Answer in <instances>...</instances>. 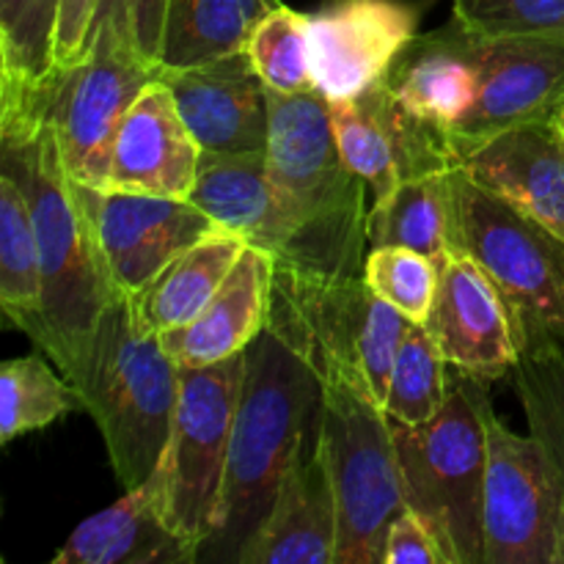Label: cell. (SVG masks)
Returning <instances> with one entry per match:
<instances>
[{
	"label": "cell",
	"instance_id": "6da1fadb",
	"mask_svg": "<svg viewBox=\"0 0 564 564\" xmlns=\"http://www.w3.org/2000/svg\"><path fill=\"white\" fill-rule=\"evenodd\" d=\"M0 171H9L25 191L36 229L42 308L22 334L66 375L105 308L124 295L110 279L80 185L66 171L47 119L0 130Z\"/></svg>",
	"mask_w": 564,
	"mask_h": 564
},
{
	"label": "cell",
	"instance_id": "7a4b0ae2",
	"mask_svg": "<svg viewBox=\"0 0 564 564\" xmlns=\"http://www.w3.org/2000/svg\"><path fill=\"white\" fill-rule=\"evenodd\" d=\"M323 422L317 372L264 325L246 347L224 494L202 560H235L273 507L286 468Z\"/></svg>",
	"mask_w": 564,
	"mask_h": 564
},
{
	"label": "cell",
	"instance_id": "3957f363",
	"mask_svg": "<svg viewBox=\"0 0 564 564\" xmlns=\"http://www.w3.org/2000/svg\"><path fill=\"white\" fill-rule=\"evenodd\" d=\"M66 380L97 424L121 488L147 485L169 444L180 367L160 336L138 325L130 297L105 308Z\"/></svg>",
	"mask_w": 564,
	"mask_h": 564
},
{
	"label": "cell",
	"instance_id": "277c9868",
	"mask_svg": "<svg viewBox=\"0 0 564 564\" xmlns=\"http://www.w3.org/2000/svg\"><path fill=\"white\" fill-rule=\"evenodd\" d=\"M268 171L301 218L314 251V273L352 279L367 259V182L345 163L319 88L270 91Z\"/></svg>",
	"mask_w": 564,
	"mask_h": 564
},
{
	"label": "cell",
	"instance_id": "5b68a950",
	"mask_svg": "<svg viewBox=\"0 0 564 564\" xmlns=\"http://www.w3.org/2000/svg\"><path fill=\"white\" fill-rule=\"evenodd\" d=\"M488 400L485 380L457 372L433 419H391L405 507L427 523L446 564H482Z\"/></svg>",
	"mask_w": 564,
	"mask_h": 564
},
{
	"label": "cell",
	"instance_id": "8992f818",
	"mask_svg": "<svg viewBox=\"0 0 564 564\" xmlns=\"http://www.w3.org/2000/svg\"><path fill=\"white\" fill-rule=\"evenodd\" d=\"M314 372L323 386L319 441L339 505L334 564H383L386 532L405 510L391 419L361 372L341 364Z\"/></svg>",
	"mask_w": 564,
	"mask_h": 564
},
{
	"label": "cell",
	"instance_id": "52a82bcc",
	"mask_svg": "<svg viewBox=\"0 0 564 564\" xmlns=\"http://www.w3.org/2000/svg\"><path fill=\"white\" fill-rule=\"evenodd\" d=\"M449 248L471 257L499 286L527 334L564 341V240L479 185L463 165L449 171Z\"/></svg>",
	"mask_w": 564,
	"mask_h": 564
},
{
	"label": "cell",
	"instance_id": "ba28073f",
	"mask_svg": "<svg viewBox=\"0 0 564 564\" xmlns=\"http://www.w3.org/2000/svg\"><path fill=\"white\" fill-rule=\"evenodd\" d=\"M411 323L364 275L334 279L275 264L268 328L312 369L341 364L361 372L380 405Z\"/></svg>",
	"mask_w": 564,
	"mask_h": 564
},
{
	"label": "cell",
	"instance_id": "9c48e42d",
	"mask_svg": "<svg viewBox=\"0 0 564 564\" xmlns=\"http://www.w3.org/2000/svg\"><path fill=\"white\" fill-rule=\"evenodd\" d=\"M242 378L246 352L213 367H180L169 444L149 479L165 527L198 551L213 538Z\"/></svg>",
	"mask_w": 564,
	"mask_h": 564
},
{
	"label": "cell",
	"instance_id": "30bf717a",
	"mask_svg": "<svg viewBox=\"0 0 564 564\" xmlns=\"http://www.w3.org/2000/svg\"><path fill=\"white\" fill-rule=\"evenodd\" d=\"M485 430L482 564H564V490L549 452L507 427L490 400Z\"/></svg>",
	"mask_w": 564,
	"mask_h": 564
},
{
	"label": "cell",
	"instance_id": "8fae6325",
	"mask_svg": "<svg viewBox=\"0 0 564 564\" xmlns=\"http://www.w3.org/2000/svg\"><path fill=\"white\" fill-rule=\"evenodd\" d=\"M158 69L127 50L91 42L86 61L58 72L39 99V113L58 138L61 158L75 182L108 191L119 127Z\"/></svg>",
	"mask_w": 564,
	"mask_h": 564
},
{
	"label": "cell",
	"instance_id": "7c38bea8",
	"mask_svg": "<svg viewBox=\"0 0 564 564\" xmlns=\"http://www.w3.org/2000/svg\"><path fill=\"white\" fill-rule=\"evenodd\" d=\"M474 55L477 99L446 135L457 165L499 132L556 121L564 105V39L474 33Z\"/></svg>",
	"mask_w": 564,
	"mask_h": 564
},
{
	"label": "cell",
	"instance_id": "4fadbf2b",
	"mask_svg": "<svg viewBox=\"0 0 564 564\" xmlns=\"http://www.w3.org/2000/svg\"><path fill=\"white\" fill-rule=\"evenodd\" d=\"M336 143L345 163L383 202L402 180L457 165L444 130L413 116L397 99L389 75L358 97L330 99Z\"/></svg>",
	"mask_w": 564,
	"mask_h": 564
},
{
	"label": "cell",
	"instance_id": "5bb4252c",
	"mask_svg": "<svg viewBox=\"0 0 564 564\" xmlns=\"http://www.w3.org/2000/svg\"><path fill=\"white\" fill-rule=\"evenodd\" d=\"M80 185V182H77ZM116 290L135 295L180 253L220 226L191 198L141 196L80 185Z\"/></svg>",
	"mask_w": 564,
	"mask_h": 564
},
{
	"label": "cell",
	"instance_id": "9a60e30c",
	"mask_svg": "<svg viewBox=\"0 0 564 564\" xmlns=\"http://www.w3.org/2000/svg\"><path fill=\"white\" fill-rule=\"evenodd\" d=\"M191 202L220 229L268 251L275 264L314 273L312 240L292 204L275 187L264 152H202Z\"/></svg>",
	"mask_w": 564,
	"mask_h": 564
},
{
	"label": "cell",
	"instance_id": "2e32d148",
	"mask_svg": "<svg viewBox=\"0 0 564 564\" xmlns=\"http://www.w3.org/2000/svg\"><path fill=\"white\" fill-rule=\"evenodd\" d=\"M416 25L405 0H328L308 17L314 83L328 99L358 97L389 75Z\"/></svg>",
	"mask_w": 564,
	"mask_h": 564
},
{
	"label": "cell",
	"instance_id": "e0dca14e",
	"mask_svg": "<svg viewBox=\"0 0 564 564\" xmlns=\"http://www.w3.org/2000/svg\"><path fill=\"white\" fill-rule=\"evenodd\" d=\"M424 328L449 367L485 383L507 378L521 356L510 306L466 253H452L438 268V290Z\"/></svg>",
	"mask_w": 564,
	"mask_h": 564
},
{
	"label": "cell",
	"instance_id": "ac0fdd59",
	"mask_svg": "<svg viewBox=\"0 0 564 564\" xmlns=\"http://www.w3.org/2000/svg\"><path fill=\"white\" fill-rule=\"evenodd\" d=\"M187 130L204 152H268L270 94L248 50L187 66L160 69Z\"/></svg>",
	"mask_w": 564,
	"mask_h": 564
},
{
	"label": "cell",
	"instance_id": "d6986e66",
	"mask_svg": "<svg viewBox=\"0 0 564 564\" xmlns=\"http://www.w3.org/2000/svg\"><path fill=\"white\" fill-rule=\"evenodd\" d=\"M339 545V505L325 460L319 427L286 468L273 507L242 545L240 564H334Z\"/></svg>",
	"mask_w": 564,
	"mask_h": 564
},
{
	"label": "cell",
	"instance_id": "ffe728a7",
	"mask_svg": "<svg viewBox=\"0 0 564 564\" xmlns=\"http://www.w3.org/2000/svg\"><path fill=\"white\" fill-rule=\"evenodd\" d=\"M202 152L163 80H152L119 127L110 158L108 191L191 198Z\"/></svg>",
	"mask_w": 564,
	"mask_h": 564
},
{
	"label": "cell",
	"instance_id": "44dd1931",
	"mask_svg": "<svg viewBox=\"0 0 564 564\" xmlns=\"http://www.w3.org/2000/svg\"><path fill=\"white\" fill-rule=\"evenodd\" d=\"M463 169L564 240V132L556 121L494 135L460 160Z\"/></svg>",
	"mask_w": 564,
	"mask_h": 564
},
{
	"label": "cell",
	"instance_id": "7402d4cb",
	"mask_svg": "<svg viewBox=\"0 0 564 564\" xmlns=\"http://www.w3.org/2000/svg\"><path fill=\"white\" fill-rule=\"evenodd\" d=\"M273 275L275 259L262 248L248 246L198 317L160 334L176 367H213L246 352L268 325Z\"/></svg>",
	"mask_w": 564,
	"mask_h": 564
},
{
	"label": "cell",
	"instance_id": "603a6c76",
	"mask_svg": "<svg viewBox=\"0 0 564 564\" xmlns=\"http://www.w3.org/2000/svg\"><path fill=\"white\" fill-rule=\"evenodd\" d=\"M389 83L413 116L449 135L477 99L474 33L452 20L444 31L416 36L391 66Z\"/></svg>",
	"mask_w": 564,
	"mask_h": 564
},
{
	"label": "cell",
	"instance_id": "cb8c5ba5",
	"mask_svg": "<svg viewBox=\"0 0 564 564\" xmlns=\"http://www.w3.org/2000/svg\"><path fill=\"white\" fill-rule=\"evenodd\" d=\"M202 551L165 527L152 488L124 490L116 505L86 518L53 564H193Z\"/></svg>",
	"mask_w": 564,
	"mask_h": 564
},
{
	"label": "cell",
	"instance_id": "d4e9b609",
	"mask_svg": "<svg viewBox=\"0 0 564 564\" xmlns=\"http://www.w3.org/2000/svg\"><path fill=\"white\" fill-rule=\"evenodd\" d=\"M61 0H0V130L44 119L39 99L55 72Z\"/></svg>",
	"mask_w": 564,
	"mask_h": 564
},
{
	"label": "cell",
	"instance_id": "484cf974",
	"mask_svg": "<svg viewBox=\"0 0 564 564\" xmlns=\"http://www.w3.org/2000/svg\"><path fill=\"white\" fill-rule=\"evenodd\" d=\"M248 242L218 229L165 264L143 290L130 295L132 314L149 334H165L191 323L231 273Z\"/></svg>",
	"mask_w": 564,
	"mask_h": 564
},
{
	"label": "cell",
	"instance_id": "4316f807",
	"mask_svg": "<svg viewBox=\"0 0 564 564\" xmlns=\"http://www.w3.org/2000/svg\"><path fill=\"white\" fill-rule=\"evenodd\" d=\"M281 0H169L160 69H187L248 47Z\"/></svg>",
	"mask_w": 564,
	"mask_h": 564
},
{
	"label": "cell",
	"instance_id": "83f0119b",
	"mask_svg": "<svg viewBox=\"0 0 564 564\" xmlns=\"http://www.w3.org/2000/svg\"><path fill=\"white\" fill-rule=\"evenodd\" d=\"M449 209V171L402 180L389 198L369 209V248H411L441 268L452 257Z\"/></svg>",
	"mask_w": 564,
	"mask_h": 564
},
{
	"label": "cell",
	"instance_id": "f1b7e54d",
	"mask_svg": "<svg viewBox=\"0 0 564 564\" xmlns=\"http://www.w3.org/2000/svg\"><path fill=\"white\" fill-rule=\"evenodd\" d=\"M0 306L20 330L42 308V270L31 204L9 171H0Z\"/></svg>",
	"mask_w": 564,
	"mask_h": 564
},
{
	"label": "cell",
	"instance_id": "f546056e",
	"mask_svg": "<svg viewBox=\"0 0 564 564\" xmlns=\"http://www.w3.org/2000/svg\"><path fill=\"white\" fill-rule=\"evenodd\" d=\"M510 378L529 433L545 446L564 490V341L545 334L523 336Z\"/></svg>",
	"mask_w": 564,
	"mask_h": 564
},
{
	"label": "cell",
	"instance_id": "4dcf8cb0",
	"mask_svg": "<svg viewBox=\"0 0 564 564\" xmlns=\"http://www.w3.org/2000/svg\"><path fill=\"white\" fill-rule=\"evenodd\" d=\"M83 411L75 386L55 372L44 356L11 358L0 369V444L50 427L69 413Z\"/></svg>",
	"mask_w": 564,
	"mask_h": 564
},
{
	"label": "cell",
	"instance_id": "1f68e13d",
	"mask_svg": "<svg viewBox=\"0 0 564 564\" xmlns=\"http://www.w3.org/2000/svg\"><path fill=\"white\" fill-rule=\"evenodd\" d=\"M446 358L424 323H411L391 369L383 411L402 424H424L441 411L449 391Z\"/></svg>",
	"mask_w": 564,
	"mask_h": 564
},
{
	"label": "cell",
	"instance_id": "d6a6232c",
	"mask_svg": "<svg viewBox=\"0 0 564 564\" xmlns=\"http://www.w3.org/2000/svg\"><path fill=\"white\" fill-rule=\"evenodd\" d=\"M246 50L270 91L295 94L317 88L308 14H301L290 6H279L273 14L259 22Z\"/></svg>",
	"mask_w": 564,
	"mask_h": 564
},
{
	"label": "cell",
	"instance_id": "836d02e7",
	"mask_svg": "<svg viewBox=\"0 0 564 564\" xmlns=\"http://www.w3.org/2000/svg\"><path fill=\"white\" fill-rule=\"evenodd\" d=\"M364 281L413 323H424L438 290V264L411 248H369Z\"/></svg>",
	"mask_w": 564,
	"mask_h": 564
},
{
	"label": "cell",
	"instance_id": "e575fe53",
	"mask_svg": "<svg viewBox=\"0 0 564 564\" xmlns=\"http://www.w3.org/2000/svg\"><path fill=\"white\" fill-rule=\"evenodd\" d=\"M455 20L477 36H560L564 0H452Z\"/></svg>",
	"mask_w": 564,
	"mask_h": 564
},
{
	"label": "cell",
	"instance_id": "d590c367",
	"mask_svg": "<svg viewBox=\"0 0 564 564\" xmlns=\"http://www.w3.org/2000/svg\"><path fill=\"white\" fill-rule=\"evenodd\" d=\"M169 0H99L91 42L127 50L158 69Z\"/></svg>",
	"mask_w": 564,
	"mask_h": 564
},
{
	"label": "cell",
	"instance_id": "8d00e7d4",
	"mask_svg": "<svg viewBox=\"0 0 564 564\" xmlns=\"http://www.w3.org/2000/svg\"><path fill=\"white\" fill-rule=\"evenodd\" d=\"M99 0H61L58 28H55V72L86 61L91 50V31L97 20Z\"/></svg>",
	"mask_w": 564,
	"mask_h": 564
},
{
	"label": "cell",
	"instance_id": "74e56055",
	"mask_svg": "<svg viewBox=\"0 0 564 564\" xmlns=\"http://www.w3.org/2000/svg\"><path fill=\"white\" fill-rule=\"evenodd\" d=\"M383 564H446V560L427 523L405 507L386 532Z\"/></svg>",
	"mask_w": 564,
	"mask_h": 564
},
{
	"label": "cell",
	"instance_id": "f35d334b",
	"mask_svg": "<svg viewBox=\"0 0 564 564\" xmlns=\"http://www.w3.org/2000/svg\"><path fill=\"white\" fill-rule=\"evenodd\" d=\"M556 124H560V130L564 132V105L560 108V113H556Z\"/></svg>",
	"mask_w": 564,
	"mask_h": 564
}]
</instances>
